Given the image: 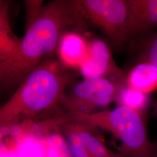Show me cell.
<instances>
[{
    "label": "cell",
    "mask_w": 157,
    "mask_h": 157,
    "mask_svg": "<svg viewBox=\"0 0 157 157\" xmlns=\"http://www.w3.org/2000/svg\"><path fill=\"white\" fill-rule=\"evenodd\" d=\"M83 26L74 0H56L43 6L39 16L26 30L16 56L0 68L1 91L13 89L56 50L62 36Z\"/></svg>",
    "instance_id": "obj_1"
},
{
    "label": "cell",
    "mask_w": 157,
    "mask_h": 157,
    "mask_svg": "<svg viewBox=\"0 0 157 157\" xmlns=\"http://www.w3.org/2000/svg\"><path fill=\"white\" fill-rule=\"evenodd\" d=\"M74 78L71 69L59 59H45L25 77L17 91L1 108V130L60 105Z\"/></svg>",
    "instance_id": "obj_2"
},
{
    "label": "cell",
    "mask_w": 157,
    "mask_h": 157,
    "mask_svg": "<svg viewBox=\"0 0 157 157\" xmlns=\"http://www.w3.org/2000/svg\"><path fill=\"white\" fill-rule=\"evenodd\" d=\"M69 121L87 128L109 132L120 140L119 153L124 157H152L153 143L147 129L146 118L124 106L105 109L90 114L63 115Z\"/></svg>",
    "instance_id": "obj_3"
},
{
    "label": "cell",
    "mask_w": 157,
    "mask_h": 157,
    "mask_svg": "<svg viewBox=\"0 0 157 157\" xmlns=\"http://www.w3.org/2000/svg\"><path fill=\"white\" fill-rule=\"evenodd\" d=\"M82 23L100 30L110 45L121 49L130 43L129 0H74Z\"/></svg>",
    "instance_id": "obj_4"
},
{
    "label": "cell",
    "mask_w": 157,
    "mask_h": 157,
    "mask_svg": "<svg viewBox=\"0 0 157 157\" xmlns=\"http://www.w3.org/2000/svg\"><path fill=\"white\" fill-rule=\"evenodd\" d=\"M124 84L108 78H84L68 92L65 91L60 106L65 115L98 112L116 101L119 89Z\"/></svg>",
    "instance_id": "obj_5"
},
{
    "label": "cell",
    "mask_w": 157,
    "mask_h": 157,
    "mask_svg": "<svg viewBox=\"0 0 157 157\" xmlns=\"http://www.w3.org/2000/svg\"><path fill=\"white\" fill-rule=\"evenodd\" d=\"M56 124L67 141L73 157H124L105 146L92 132L82 124L69 121L61 117Z\"/></svg>",
    "instance_id": "obj_6"
},
{
    "label": "cell",
    "mask_w": 157,
    "mask_h": 157,
    "mask_svg": "<svg viewBox=\"0 0 157 157\" xmlns=\"http://www.w3.org/2000/svg\"><path fill=\"white\" fill-rule=\"evenodd\" d=\"M78 70L84 78H108L125 83L126 75L114 61L109 45L100 39L88 41L87 55Z\"/></svg>",
    "instance_id": "obj_7"
},
{
    "label": "cell",
    "mask_w": 157,
    "mask_h": 157,
    "mask_svg": "<svg viewBox=\"0 0 157 157\" xmlns=\"http://www.w3.org/2000/svg\"><path fill=\"white\" fill-rule=\"evenodd\" d=\"M132 11L130 43L157 32V0H129Z\"/></svg>",
    "instance_id": "obj_8"
},
{
    "label": "cell",
    "mask_w": 157,
    "mask_h": 157,
    "mask_svg": "<svg viewBox=\"0 0 157 157\" xmlns=\"http://www.w3.org/2000/svg\"><path fill=\"white\" fill-rule=\"evenodd\" d=\"M58 59L69 69H78L88 52V41L78 31L72 30L62 36L57 47Z\"/></svg>",
    "instance_id": "obj_9"
},
{
    "label": "cell",
    "mask_w": 157,
    "mask_h": 157,
    "mask_svg": "<svg viewBox=\"0 0 157 157\" xmlns=\"http://www.w3.org/2000/svg\"><path fill=\"white\" fill-rule=\"evenodd\" d=\"M9 1L0 2V68L16 56L19 50L22 39L12 30L9 20Z\"/></svg>",
    "instance_id": "obj_10"
},
{
    "label": "cell",
    "mask_w": 157,
    "mask_h": 157,
    "mask_svg": "<svg viewBox=\"0 0 157 157\" xmlns=\"http://www.w3.org/2000/svg\"><path fill=\"white\" fill-rule=\"evenodd\" d=\"M125 83L150 94L157 90V67L150 62L137 63L126 75Z\"/></svg>",
    "instance_id": "obj_11"
},
{
    "label": "cell",
    "mask_w": 157,
    "mask_h": 157,
    "mask_svg": "<svg viewBox=\"0 0 157 157\" xmlns=\"http://www.w3.org/2000/svg\"><path fill=\"white\" fill-rule=\"evenodd\" d=\"M116 102L118 106L128 107L146 118L152 104L150 94L136 90L126 83L120 87Z\"/></svg>",
    "instance_id": "obj_12"
},
{
    "label": "cell",
    "mask_w": 157,
    "mask_h": 157,
    "mask_svg": "<svg viewBox=\"0 0 157 157\" xmlns=\"http://www.w3.org/2000/svg\"><path fill=\"white\" fill-rule=\"evenodd\" d=\"M47 143L48 157H73L67 141L58 126L57 129L48 136Z\"/></svg>",
    "instance_id": "obj_13"
},
{
    "label": "cell",
    "mask_w": 157,
    "mask_h": 157,
    "mask_svg": "<svg viewBox=\"0 0 157 157\" xmlns=\"http://www.w3.org/2000/svg\"><path fill=\"white\" fill-rule=\"evenodd\" d=\"M139 62H150L157 67V32L140 40Z\"/></svg>",
    "instance_id": "obj_14"
},
{
    "label": "cell",
    "mask_w": 157,
    "mask_h": 157,
    "mask_svg": "<svg viewBox=\"0 0 157 157\" xmlns=\"http://www.w3.org/2000/svg\"><path fill=\"white\" fill-rule=\"evenodd\" d=\"M26 8L25 30H27L36 21L43 7V1L27 0L24 1Z\"/></svg>",
    "instance_id": "obj_15"
},
{
    "label": "cell",
    "mask_w": 157,
    "mask_h": 157,
    "mask_svg": "<svg viewBox=\"0 0 157 157\" xmlns=\"http://www.w3.org/2000/svg\"><path fill=\"white\" fill-rule=\"evenodd\" d=\"M151 107L153 115L157 117V100L152 101Z\"/></svg>",
    "instance_id": "obj_16"
},
{
    "label": "cell",
    "mask_w": 157,
    "mask_h": 157,
    "mask_svg": "<svg viewBox=\"0 0 157 157\" xmlns=\"http://www.w3.org/2000/svg\"><path fill=\"white\" fill-rule=\"evenodd\" d=\"M152 157H157V141L153 143V156Z\"/></svg>",
    "instance_id": "obj_17"
}]
</instances>
